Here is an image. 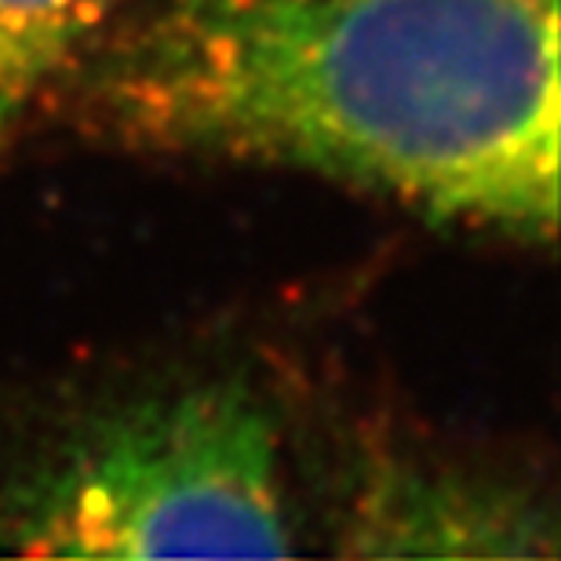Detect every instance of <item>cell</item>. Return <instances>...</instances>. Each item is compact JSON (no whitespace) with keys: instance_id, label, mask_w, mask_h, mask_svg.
<instances>
[{"instance_id":"6da1fadb","label":"cell","mask_w":561,"mask_h":561,"mask_svg":"<svg viewBox=\"0 0 561 561\" xmlns=\"http://www.w3.org/2000/svg\"><path fill=\"white\" fill-rule=\"evenodd\" d=\"M95 106L142 146L558 227V0H161L106 51Z\"/></svg>"},{"instance_id":"7a4b0ae2","label":"cell","mask_w":561,"mask_h":561,"mask_svg":"<svg viewBox=\"0 0 561 561\" xmlns=\"http://www.w3.org/2000/svg\"><path fill=\"white\" fill-rule=\"evenodd\" d=\"M277 426L241 387L142 401L15 503L11 551L37 558H285Z\"/></svg>"},{"instance_id":"3957f363","label":"cell","mask_w":561,"mask_h":561,"mask_svg":"<svg viewBox=\"0 0 561 561\" xmlns=\"http://www.w3.org/2000/svg\"><path fill=\"white\" fill-rule=\"evenodd\" d=\"M125 0H0V142L84 59Z\"/></svg>"},{"instance_id":"277c9868","label":"cell","mask_w":561,"mask_h":561,"mask_svg":"<svg viewBox=\"0 0 561 561\" xmlns=\"http://www.w3.org/2000/svg\"><path fill=\"white\" fill-rule=\"evenodd\" d=\"M362 533L354 551L362 554H420L423 536H459L463 554H485L478 536H489L496 551L514 554L503 543V533H529L522 514H511L503 503L485 500L470 489H453L445 481L423 485L412 474H390L362 496V514L354 529Z\"/></svg>"}]
</instances>
